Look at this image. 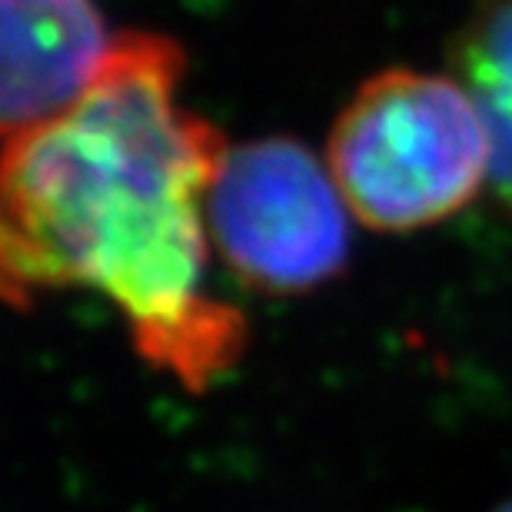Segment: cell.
Listing matches in <instances>:
<instances>
[{
  "label": "cell",
  "mask_w": 512,
  "mask_h": 512,
  "mask_svg": "<svg viewBox=\"0 0 512 512\" xmlns=\"http://www.w3.org/2000/svg\"><path fill=\"white\" fill-rule=\"evenodd\" d=\"M449 74L476 100L493 160L489 190L512 220V0H479L449 40Z\"/></svg>",
  "instance_id": "obj_5"
},
{
  "label": "cell",
  "mask_w": 512,
  "mask_h": 512,
  "mask_svg": "<svg viewBox=\"0 0 512 512\" xmlns=\"http://www.w3.org/2000/svg\"><path fill=\"white\" fill-rule=\"evenodd\" d=\"M0 127H44L77 107L117 37L97 0H0Z\"/></svg>",
  "instance_id": "obj_4"
},
{
  "label": "cell",
  "mask_w": 512,
  "mask_h": 512,
  "mask_svg": "<svg viewBox=\"0 0 512 512\" xmlns=\"http://www.w3.org/2000/svg\"><path fill=\"white\" fill-rule=\"evenodd\" d=\"M187 54L124 30L77 107L4 137L0 276L7 303L94 290L137 356L203 393L247 353L250 326L207 290V200L230 143L183 107Z\"/></svg>",
  "instance_id": "obj_1"
},
{
  "label": "cell",
  "mask_w": 512,
  "mask_h": 512,
  "mask_svg": "<svg viewBox=\"0 0 512 512\" xmlns=\"http://www.w3.org/2000/svg\"><path fill=\"white\" fill-rule=\"evenodd\" d=\"M489 133L456 74L386 67L336 114L326 163L353 220L416 233L463 213L489 187Z\"/></svg>",
  "instance_id": "obj_2"
},
{
  "label": "cell",
  "mask_w": 512,
  "mask_h": 512,
  "mask_svg": "<svg viewBox=\"0 0 512 512\" xmlns=\"http://www.w3.org/2000/svg\"><path fill=\"white\" fill-rule=\"evenodd\" d=\"M207 230L217 260L266 296L320 290L353 253V213L330 163L283 133L227 150L210 187Z\"/></svg>",
  "instance_id": "obj_3"
},
{
  "label": "cell",
  "mask_w": 512,
  "mask_h": 512,
  "mask_svg": "<svg viewBox=\"0 0 512 512\" xmlns=\"http://www.w3.org/2000/svg\"><path fill=\"white\" fill-rule=\"evenodd\" d=\"M493 512H512V499H509V503H503V506H499V509H493Z\"/></svg>",
  "instance_id": "obj_6"
}]
</instances>
